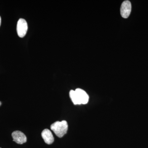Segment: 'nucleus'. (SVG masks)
<instances>
[{
  "instance_id": "obj_1",
  "label": "nucleus",
  "mask_w": 148,
  "mask_h": 148,
  "mask_svg": "<svg viewBox=\"0 0 148 148\" xmlns=\"http://www.w3.org/2000/svg\"><path fill=\"white\" fill-rule=\"evenodd\" d=\"M50 128L57 137L61 138L67 133L68 124L66 121H57L52 123L51 125Z\"/></svg>"
},
{
  "instance_id": "obj_2",
  "label": "nucleus",
  "mask_w": 148,
  "mask_h": 148,
  "mask_svg": "<svg viewBox=\"0 0 148 148\" xmlns=\"http://www.w3.org/2000/svg\"><path fill=\"white\" fill-rule=\"evenodd\" d=\"M28 30V24L24 18H19L17 22L16 31L18 36L23 38L27 34Z\"/></svg>"
},
{
  "instance_id": "obj_3",
  "label": "nucleus",
  "mask_w": 148,
  "mask_h": 148,
  "mask_svg": "<svg viewBox=\"0 0 148 148\" xmlns=\"http://www.w3.org/2000/svg\"><path fill=\"white\" fill-rule=\"evenodd\" d=\"M131 4L129 1H125L122 3L121 7L120 12L121 16L123 18H127L131 13Z\"/></svg>"
},
{
  "instance_id": "obj_4",
  "label": "nucleus",
  "mask_w": 148,
  "mask_h": 148,
  "mask_svg": "<svg viewBox=\"0 0 148 148\" xmlns=\"http://www.w3.org/2000/svg\"><path fill=\"white\" fill-rule=\"evenodd\" d=\"M13 141L18 144H24L27 141V138L24 133L20 131H15L12 134Z\"/></svg>"
},
{
  "instance_id": "obj_5",
  "label": "nucleus",
  "mask_w": 148,
  "mask_h": 148,
  "mask_svg": "<svg viewBox=\"0 0 148 148\" xmlns=\"http://www.w3.org/2000/svg\"><path fill=\"white\" fill-rule=\"evenodd\" d=\"M75 91L76 93L80 105L87 104L89 100V96L86 92L79 88H77Z\"/></svg>"
},
{
  "instance_id": "obj_6",
  "label": "nucleus",
  "mask_w": 148,
  "mask_h": 148,
  "mask_svg": "<svg viewBox=\"0 0 148 148\" xmlns=\"http://www.w3.org/2000/svg\"><path fill=\"white\" fill-rule=\"evenodd\" d=\"M42 137L45 142L48 145H51L54 142V138L52 132L49 129L44 130L42 132Z\"/></svg>"
},
{
  "instance_id": "obj_7",
  "label": "nucleus",
  "mask_w": 148,
  "mask_h": 148,
  "mask_svg": "<svg viewBox=\"0 0 148 148\" xmlns=\"http://www.w3.org/2000/svg\"><path fill=\"white\" fill-rule=\"evenodd\" d=\"M70 96L74 105H80L78 99L77 97L76 93L75 90H72L70 91Z\"/></svg>"
},
{
  "instance_id": "obj_8",
  "label": "nucleus",
  "mask_w": 148,
  "mask_h": 148,
  "mask_svg": "<svg viewBox=\"0 0 148 148\" xmlns=\"http://www.w3.org/2000/svg\"><path fill=\"white\" fill-rule=\"evenodd\" d=\"M1 17L0 16V26H1Z\"/></svg>"
},
{
  "instance_id": "obj_9",
  "label": "nucleus",
  "mask_w": 148,
  "mask_h": 148,
  "mask_svg": "<svg viewBox=\"0 0 148 148\" xmlns=\"http://www.w3.org/2000/svg\"><path fill=\"white\" fill-rule=\"evenodd\" d=\"M1 102H0V106H1Z\"/></svg>"
}]
</instances>
